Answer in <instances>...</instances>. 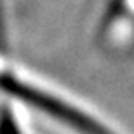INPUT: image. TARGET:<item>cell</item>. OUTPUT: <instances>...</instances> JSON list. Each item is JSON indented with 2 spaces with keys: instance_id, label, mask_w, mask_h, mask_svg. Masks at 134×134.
<instances>
[{
  "instance_id": "6da1fadb",
  "label": "cell",
  "mask_w": 134,
  "mask_h": 134,
  "mask_svg": "<svg viewBox=\"0 0 134 134\" xmlns=\"http://www.w3.org/2000/svg\"><path fill=\"white\" fill-rule=\"evenodd\" d=\"M0 89L9 92L11 96H16L18 100L27 102L29 105L36 107L40 111L58 118L64 123H69L71 127H76L78 131H82L85 134H105L103 129L98 123H94L91 118H87L85 114L78 112L76 109L69 107L67 103L60 102V100H56L54 96H49L42 91L18 82L16 78H13L9 74H0Z\"/></svg>"
}]
</instances>
